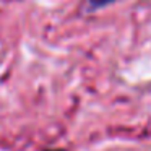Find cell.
<instances>
[{"instance_id": "1", "label": "cell", "mask_w": 151, "mask_h": 151, "mask_svg": "<svg viewBox=\"0 0 151 151\" xmlns=\"http://www.w3.org/2000/svg\"><path fill=\"white\" fill-rule=\"evenodd\" d=\"M114 2H117V0H86L85 2V12L86 13H91V12L101 10V8L114 4Z\"/></svg>"}, {"instance_id": "2", "label": "cell", "mask_w": 151, "mask_h": 151, "mask_svg": "<svg viewBox=\"0 0 151 151\" xmlns=\"http://www.w3.org/2000/svg\"><path fill=\"white\" fill-rule=\"evenodd\" d=\"M44 151H65V150H60V148H55V150H54L52 148V150H44Z\"/></svg>"}]
</instances>
